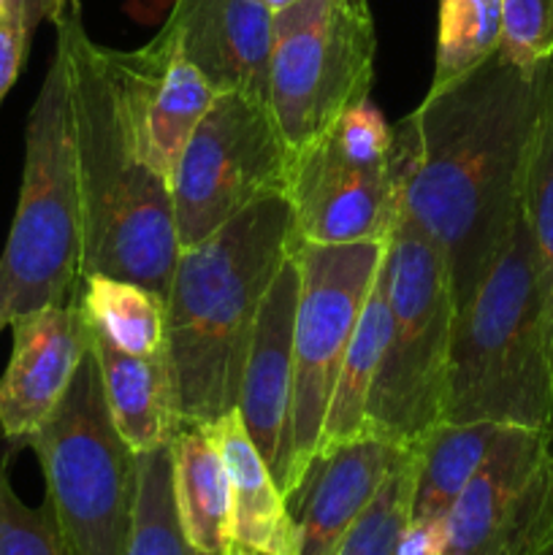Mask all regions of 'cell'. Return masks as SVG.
<instances>
[{
    "mask_svg": "<svg viewBox=\"0 0 553 555\" xmlns=\"http://www.w3.org/2000/svg\"><path fill=\"white\" fill-rule=\"evenodd\" d=\"M540 76L493 54L394 125L401 206L437 247L455 314L524 217Z\"/></svg>",
    "mask_w": 553,
    "mask_h": 555,
    "instance_id": "6da1fadb",
    "label": "cell"
},
{
    "mask_svg": "<svg viewBox=\"0 0 553 555\" xmlns=\"http://www.w3.org/2000/svg\"><path fill=\"white\" fill-rule=\"evenodd\" d=\"M285 195L258 201L193 247L179 249L166 296V345L182 423L236 410L260 304L291 255Z\"/></svg>",
    "mask_w": 553,
    "mask_h": 555,
    "instance_id": "7a4b0ae2",
    "label": "cell"
},
{
    "mask_svg": "<svg viewBox=\"0 0 553 555\" xmlns=\"http://www.w3.org/2000/svg\"><path fill=\"white\" fill-rule=\"evenodd\" d=\"M54 27L70 65L81 280L117 276L166 298L179 258L171 182L136 150L81 9L65 11Z\"/></svg>",
    "mask_w": 553,
    "mask_h": 555,
    "instance_id": "3957f363",
    "label": "cell"
},
{
    "mask_svg": "<svg viewBox=\"0 0 553 555\" xmlns=\"http://www.w3.org/2000/svg\"><path fill=\"white\" fill-rule=\"evenodd\" d=\"M551 415V293L520 217L493 269L453 318L442 421L545 431Z\"/></svg>",
    "mask_w": 553,
    "mask_h": 555,
    "instance_id": "277c9868",
    "label": "cell"
},
{
    "mask_svg": "<svg viewBox=\"0 0 553 555\" xmlns=\"http://www.w3.org/2000/svg\"><path fill=\"white\" fill-rule=\"evenodd\" d=\"M79 282L81 201L70 65L68 52L57 41L27 114L20 201L0 255V331L16 314L68 304Z\"/></svg>",
    "mask_w": 553,
    "mask_h": 555,
    "instance_id": "5b68a950",
    "label": "cell"
},
{
    "mask_svg": "<svg viewBox=\"0 0 553 555\" xmlns=\"http://www.w3.org/2000/svg\"><path fill=\"white\" fill-rule=\"evenodd\" d=\"M388 331L366 404V434L412 444L442 423L453 293L437 247L399 204L383 247Z\"/></svg>",
    "mask_w": 553,
    "mask_h": 555,
    "instance_id": "8992f818",
    "label": "cell"
},
{
    "mask_svg": "<svg viewBox=\"0 0 553 555\" xmlns=\"http://www.w3.org/2000/svg\"><path fill=\"white\" fill-rule=\"evenodd\" d=\"M22 444L41 464L43 504L65 555H125L139 491V455L114 426L92 350L52 415Z\"/></svg>",
    "mask_w": 553,
    "mask_h": 555,
    "instance_id": "52a82bcc",
    "label": "cell"
},
{
    "mask_svg": "<svg viewBox=\"0 0 553 555\" xmlns=\"http://www.w3.org/2000/svg\"><path fill=\"white\" fill-rule=\"evenodd\" d=\"M383 247L385 242L312 244L291 238V255L301 271V291L293 325L291 417L274 477L282 496L291 493L318 455L331 390L383 263Z\"/></svg>",
    "mask_w": 553,
    "mask_h": 555,
    "instance_id": "ba28073f",
    "label": "cell"
},
{
    "mask_svg": "<svg viewBox=\"0 0 553 555\" xmlns=\"http://www.w3.org/2000/svg\"><path fill=\"white\" fill-rule=\"evenodd\" d=\"M374 52L369 0H298L276 11L269 103L293 155L369 101Z\"/></svg>",
    "mask_w": 553,
    "mask_h": 555,
    "instance_id": "9c48e42d",
    "label": "cell"
},
{
    "mask_svg": "<svg viewBox=\"0 0 553 555\" xmlns=\"http://www.w3.org/2000/svg\"><path fill=\"white\" fill-rule=\"evenodd\" d=\"M293 150L274 108L249 92H217L171 173L179 249L204 242L258 201L285 195Z\"/></svg>",
    "mask_w": 553,
    "mask_h": 555,
    "instance_id": "30bf717a",
    "label": "cell"
},
{
    "mask_svg": "<svg viewBox=\"0 0 553 555\" xmlns=\"http://www.w3.org/2000/svg\"><path fill=\"white\" fill-rule=\"evenodd\" d=\"M285 198L298 242H385L401 204L394 125L369 101L347 112L293 155Z\"/></svg>",
    "mask_w": 553,
    "mask_h": 555,
    "instance_id": "8fae6325",
    "label": "cell"
},
{
    "mask_svg": "<svg viewBox=\"0 0 553 555\" xmlns=\"http://www.w3.org/2000/svg\"><path fill=\"white\" fill-rule=\"evenodd\" d=\"M553 531L545 431L504 426L439 520V555H529Z\"/></svg>",
    "mask_w": 553,
    "mask_h": 555,
    "instance_id": "7c38bea8",
    "label": "cell"
},
{
    "mask_svg": "<svg viewBox=\"0 0 553 555\" xmlns=\"http://www.w3.org/2000/svg\"><path fill=\"white\" fill-rule=\"evenodd\" d=\"M101 57L136 150L171 182L190 133L217 92L184 57L168 22L144 47L130 52L101 47Z\"/></svg>",
    "mask_w": 553,
    "mask_h": 555,
    "instance_id": "4fadbf2b",
    "label": "cell"
},
{
    "mask_svg": "<svg viewBox=\"0 0 553 555\" xmlns=\"http://www.w3.org/2000/svg\"><path fill=\"white\" fill-rule=\"evenodd\" d=\"M410 450L366 434L314 455L285 496L296 555H334Z\"/></svg>",
    "mask_w": 553,
    "mask_h": 555,
    "instance_id": "5bb4252c",
    "label": "cell"
},
{
    "mask_svg": "<svg viewBox=\"0 0 553 555\" xmlns=\"http://www.w3.org/2000/svg\"><path fill=\"white\" fill-rule=\"evenodd\" d=\"M11 358L0 377V431L22 444L43 426L90 350V328L76 298L16 314Z\"/></svg>",
    "mask_w": 553,
    "mask_h": 555,
    "instance_id": "9a60e30c",
    "label": "cell"
},
{
    "mask_svg": "<svg viewBox=\"0 0 553 555\" xmlns=\"http://www.w3.org/2000/svg\"><path fill=\"white\" fill-rule=\"evenodd\" d=\"M298 291H301V271L296 258L287 255L260 304L236 401L244 431L249 434L274 477L282 464L287 417H291L293 325H296Z\"/></svg>",
    "mask_w": 553,
    "mask_h": 555,
    "instance_id": "2e32d148",
    "label": "cell"
},
{
    "mask_svg": "<svg viewBox=\"0 0 553 555\" xmlns=\"http://www.w3.org/2000/svg\"><path fill=\"white\" fill-rule=\"evenodd\" d=\"M166 22L211 90L269 101L274 11L258 0H177Z\"/></svg>",
    "mask_w": 553,
    "mask_h": 555,
    "instance_id": "e0dca14e",
    "label": "cell"
},
{
    "mask_svg": "<svg viewBox=\"0 0 553 555\" xmlns=\"http://www.w3.org/2000/svg\"><path fill=\"white\" fill-rule=\"evenodd\" d=\"M114 426L136 455L171 444L179 423L177 377L168 345L155 356H130L90 331Z\"/></svg>",
    "mask_w": 553,
    "mask_h": 555,
    "instance_id": "ac0fdd59",
    "label": "cell"
},
{
    "mask_svg": "<svg viewBox=\"0 0 553 555\" xmlns=\"http://www.w3.org/2000/svg\"><path fill=\"white\" fill-rule=\"evenodd\" d=\"M231 482L233 547L255 555H296L287 504L239 412L209 423Z\"/></svg>",
    "mask_w": 553,
    "mask_h": 555,
    "instance_id": "d6986e66",
    "label": "cell"
},
{
    "mask_svg": "<svg viewBox=\"0 0 553 555\" xmlns=\"http://www.w3.org/2000/svg\"><path fill=\"white\" fill-rule=\"evenodd\" d=\"M173 502L179 526L195 555L233 551L231 482L209 426L179 423L171 437Z\"/></svg>",
    "mask_w": 553,
    "mask_h": 555,
    "instance_id": "ffe728a7",
    "label": "cell"
},
{
    "mask_svg": "<svg viewBox=\"0 0 553 555\" xmlns=\"http://www.w3.org/2000/svg\"><path fill=\"white\" fill-rule=\"evenodd\" d=\"M504 426L497 423H437L428 428L415 450L412 477V526H437L448 515L459 493L486 461Z\"/></svg>",
    "mask_w": 553,
    "mask_h": 555,
    "instance_id": "44dd1931",
    "label": "cell"
},
{
    "mask_svg": "<svg viewBox=\"0 0 553 555\" xmlns=\"http://www.w3.org/2000/svg\"><path fill=\"white\" fill-rule=\"evenodd\" d=\"M385 331H388V298H385V271L380 263L366 304L358 314L350 345L342 358L334 390H331L318 453L350 442V439L366 437V404L380 358H383Z\"/></svg>",
    "mask_w": 553,
    "mask_h": 555,
    "instance_id": "7402d4cb",
    "label": "cell"
},
{
    "mask_svg": "<svg viewBox=\"0 0 553 555\" xmlns=\"http://www.w3.org/2000/svg\"><path fill=\"white\" fill-rule=\"evenodd\" d=\"M87 328L130 356L166 347V298L117 276H85L74 293Z\"/></svg>",
    "mask_w": 553,
    "mask_h": 555,
    "instance_id": "603a6c76",
    "label": "cell"
},
{
    "mask_svg": "<svg viewBox=\"0 0 553 555\" xmlns=\"http://www.w3.org/2000/svg\"><path fill=\"white\" fill-rule=\"evenodd\" d=\"M502 0H439L437 63L428 90L450 85L499 52Z\"/></svg>",
    "mask_w": 553,
    "mask_h": 555,
    "instance_id": "cb8c5ba5",
    "label": "cell"
},
{
    "mask_svg": "<svg viewBox=\"0 0 553 555\" xmlns=\"http://www.w3.org/2000/svg\"><path fill=\"white\" fill-rule=\"evenodd\" d=\"M125 555H195L173 502L171 444L139 455V491Z\"/></svg>",
    "mask_w": 553,
    "mask_h": 555,
    "instance_id": "d4e9b609",
    "label": "cell"
},
{
    "mask_svg": "<svg viewBox=\"0 0 553 555\" xmlns=\"http://www.w3.org/2000/svg\"><path fill=\"white\" fill-rule=\"evenodd\" d=\"M540 76V117L531 141L526 171L524 217L545 269L553 309V54L537 68Z\"/></svg>",
    "mask_w": 553,
    "mask_h": 555,
    "instance_id": "484cf974",
    "label": "cell"
},
{
    "mask_svg": "<svg viewBox=\"0 0 553 555\" xmlns=\"http://www.w3.org/2000/svg\"><path fill=\"white\" fill-rule=\"evenodd\" d=\"M412 477L415 450H410V455L390 472L334 555H399V542L410 526Z\"/></svg>",
    "mask_w": 553,
    "mask_h": 555,
    "instance_id": "4316f807",
    "label": "cell"
},
{
    "mask_svg": "<svg viewBox=\"0 0 553 555\" xmlns=\"http://www.w3.org/2000/svg\"><path fill=\"white\" fill-rule=\"evenodd\" d=\"M499 54L535 74L553 54V0H502Z\"/></svg>",
    "mask_w": 553,
    "mask_h": 555,
    "instance_id": "83f0119b",
    "label": "cell"
},
{
    "mask_svg": "<svg viewBox=\"0 0 553 555\" xmlns=\"http://www.w3.org/2000/svg\"><path fill=\"white\" fill-rule=\"evenodd\" d=\"M0 555H65L49 507L33 509L11 488L0 466Z\"/></svg>",
    "mask_w": 553,
    "mask_h": 555,
    "instance_id": "f1b7e54d",
    "label": "cell"
},
{
    "mask_svg": "<svg viewBox=\"0 0 553 555\" xmlns=\"http://www.w3.org/2000/svg\"><path fill=\"white\" fill-rule=\"evenodd\" d=\"M30 33L25 30L20 16L3 5L0 9V103L9 95L14 81L20 79V70L30 52Z\"/></svg>",
    "mask_w": 553,
    "mask_h": 555,
    "instance_id": "f546056e",
    "label": "cell"
},
{
    "mask_svg": "<svg viewBox=\"0 0 553 555\" xmlns=\"http://www.w3.org/2000/svg\"><path fill=\"white\" fill-rule=\"evenodd\" d=\"M5 5L20 16L30 38L41 22H57L70 9L68 0H5Z\"/></svg>",
    "mask_w": 553,
    "mask_h": 555,
    "instance_id": "4dcf8cb0",
    "label": "cell"
},
{
    "mask_svg": "<svg viewBox=\"0 0 553 555\" xmlns=\"http://www.w3.org/2000/svg\"><path fill=\"white\" fill-rule=\"evenodd\" d=\"M529 555H553V531Z\"/></svg>",
    "mask_w": 553,
    "mask_h": 555,
    "instance_id": "1f68e13d",
    "label": "cell"
},
{
    "mask_svg": "<svg viewBox=\"0 0 553 555\" xmlns=\"http://www.w3.org/2000/svg\"><path fill=\"white\" fill-rule=\"evenodd\" d=\"M258 3H263L266 9L269 11H282V9H287V5H293V3H298V0H258Z\"/></svg>",
    "mask_w": 553,
    "mask_h": 555,
    "instance_id": "d6a6232c",
    "label": "cell"
},
{
    "mask_svg": "<svg viewBox=\"0 0 553 555\" xmlns=\"http://www.w3.org/2000/svg\"><path fill=\"white\" fill-rule=\"evenodd\" d=\"M545 437H548V448H551V453H553V415H551V423H548V428H545Z\"/></svg>",
    "mask_w": 553,
    "mask_h": 555,
    "instance_id": "836d02e7",
    "label": "cell"
},
{
    "mask_svg": "<svg viewBox=\"0 0 553 555\" xmlns=\"http://www.w3.org/2000/svg\"><path fill=\"white\" fill-rule=\"evenodd\" d=\"M228 555H255V553H247V551H236V547H233V551L228 553Z\"/></svg>",
    "mask_w": 553,
    "mask_h": 555,
    "instance_id": "e575fe53",
    "label": "cell"
},
{
    "mask_svg": "<svg viewBox=\"0 0 553 555\" xmlns=\"http://www.w3.org/2000/svg\"><path fill=\"white\" fill-rule=\"evenodd\" d=\"M68 5H70V9H81L79 0H68Z\"/></svg>",
    "mask_w": 553,
    "mask_h": 555,
    "instance_id": "d590c367",
    "label": "cell"
},
{
    "mask_svg": "<svg viewBox=\"0 0 553 555\" xmlns=\"http://www.w3.org/2000/svg\"><path fill=\"white\" fill-rule=\"evenodd\" d=\"M3 5H5V0H0V9H3Z\"/></svg>",
    "mask_w": 553,
    "mask_h": 555,
    "instance_id": "8d00e7d4",
    "label": "cell"
}]
</instances>
